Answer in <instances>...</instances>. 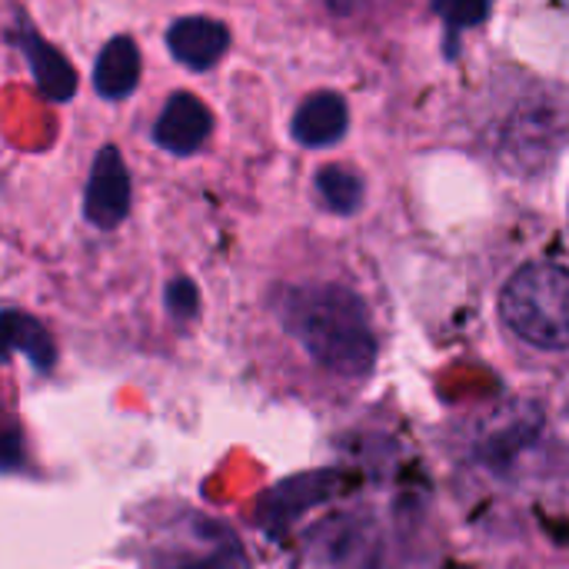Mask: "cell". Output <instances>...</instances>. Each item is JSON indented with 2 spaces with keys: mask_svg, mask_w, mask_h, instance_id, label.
I'll use <instances>...</instances> for the list:
<instances>
[{
  "mask_svg": "<svg viewBox=\"0 0 569 569\" xmlns=\"http://www.w3.org/2000/svg\"><path fill=\"white\" fill-rule=\"evenodd\" d=\"M433 10L443 17V23H447V33H450V53L457 50V33H463V30H470V27H477V23H483L487 20V13H490V0H433Z\"/></svg>",
  "mask_w": 569,
  "mask_h": 569,
  "instance_id": "5bb4252c",
  "label": "cell"
},
{
  "mask_svg": "<svg viewBox=\"0 0 569 569\" xmlns=\"http://www.w3.org/2000/svg\"><path fill=\"white\" fill-rule=\"evenodd\" d=\"M17 43L23 50V60H27V67L33 73L37 90L47 100H53V103H67L77 93V73L67 63V57L53 43H47L43 37H37V30L30 23H20L17 27Z\"/></svg>",
  "mask_w": 569,
  "mask_h": 569,
  "instance_id": "52a82bcc",
  "label": "cell"
},
{
  "mask_svg": "<svg viewBox=\"0 0 569 569\" xmlns=\"http://www.w3.org/2000/svg\"><path fill=\"white\" fill-rule=\"evenodd\" d=\"M317 193L333 213H357L363 203V180L350 167H323L317 173Z\"/></svg>",
  "mask_w": 569,
  "mask_h": 569,
  "instance_id": "4fadbf2b",
  "label": "cell"
},
{
  "mask_svg": "<svg viewBox=\"0 0 569 569\" xmlns=\"http://www.w3.org/2000/svg\"><path fill=\"white\" fill-rule=\"evenodd\" d=\"M210 130H213V117L203 107V100L193 97V93H173L167 100V107L160 110V117H157L153 140L167 153L190 157L207 143Z\"/></svg>",
  "mask_w": 569,
  "mask_h": 569,
  "instance_id": "5b68a950",
  "label": "cell"
},
{
  "mask_svg": "<svg viewBox=\"0 0 569 569\" xmlns=\"http://www.w3.org/2000/svg\"><path fill=\"white\" fill-rule=\"evenodd\" d=\"M370 537L353 523H337L307 550L303 569H373Z\"/></svg>",
  "mask_w": 569,
  "mask_h": 569,
  "instance_id": "30bf717a",
  "label": "cell"
},
{
  "mask_svg": "<svg viewBox=\"0 0 569 569\" xmlns=\"http://www.w3.org/2000/svg\"><path fill=\"white\" fill-rule=\"evenodd\" d=\"M167 47L177 63L190 70H210L230 47V30L213 17H180L167 30Z\"/></svg>",
  "mask_w": 569,
  "mask_h": 569,
  "instance_id": "8992f818",
  "label": "cell"
},
{
  "mask_svg": "<svg viewBox=\"0 0 569 569\" xmlns=\"http://www.w3.org/2000/svg\"><path fill=\"white\" fill-rule=\"evenodd\" d=\"M3 337H7V350L23 353L37 370H50L53 367V360H57L53 340H50V333L33 317L7 310L3 313Z\"/></svg>",
  "mask_w": 569,
  "mask_h": 569,
  "instance_id": "7c38bea8",
  "label": "cell"
},
{
  "mask_svg": "<svg viewBox=\"0 0 569 569\" xmlns=\"http://www.w3.org/2000/svg\"><path fill=\"white\" fill-rule=\"evenodd\" d=\"M327 3H330L333 10H347V3H350V0H327Z\"/></svg>",
  "mask_w": 569,
  "mask_h": 569,
  "instance_id": "2e32d148",
  "label": "cell"
},
{
  "mask_svg": "<svg viewBox=\"0 0 569 569\" xmlns=\"http://www.w3.org/2000/svg\"><path fill=\"white\" fill-rule=\"evenodd\" d=\"M140 83V50L130 37H113L103 43L97 67H93V87L103 100H123Z\"/></svg>",
  "mask_w": 569,
  "mask_h": 569,
  "instance_id": "8fae6325",
  "label": "cell"
},
{
  "mask_svg": "<svg viewBox=\"0 0 569 569\" xmlns=\"http://www.w3.org/2000/svg\"><path fill=\"white\" fill-rule=\"evenodd\" d=\"M283 330L313 363L337 377H367L377 363V333L367 303L340 283H297L277 297Z\"/></svg>",
  "mask_w": 569,
  "mask_h": 569,
  "instance_id": "6da1fadb",
  "label": "cell"
},
{
  "mask_svg": "<svg viewBox=\"0 0 569 569\" xmlns=\"http://www.w3.org/2000/svg\"><path fill=\"white\" fill-rule=\"evenodd\" d=\"M163 303L170 310L173 320H193L197 317V307H200V297H197V287L193 280L187 277H177L167 283V293H163Z\"/></svg>",
  "mask_w": 569,
  "mask_h": 569,
  "instance_id": "9a60e30c",
  "label": "cell"
},
{
  "mask_svg": "<svg viewBox=\"0 0 569 569\" xmlns=\"http://www.w3.org/2000/svg\"><path fill=\"white\" fill-rule=\"evenodd\" d=\"M83 213L100 230H113L130 213V173H127L120 150L110 143L100 147L93 160L87 193H83Z\"/></svg>",
  "mask_w": 569,
  "mask_h": 569,
  "instance_id": "277c9868",
  "label": "cell"
},
{
  "mask_svg": "<svg viewBox=\"0 0 569 569\" xmlns=\"http://www.w3.org/2000/svg\"><path fill=\"white\" fill-rule=\"evenodd\" d=\"M337 473H303V477H293L287 483H280L267 500H263V530H280L287 523H293V517H300L303 510L323 503L333 487H337Z\"/></svg>",
  "mask_w": 569,
  "mask_h": 569,
  "instance_id": "9c48e42d",
  "label": "cell"
},
{
  "mask_svg": "<svg viewBox=\"0 0 569 569\" xmlns=\"http://www.w3.org/2000/svg\"><path fill=\"white\" fill-rule=\"evenodd\" d=\"M500 317L537 350H569V267H520L500 293Z\"/></svg>",
  "mask_w": 569,
  "mask_h": 569,
  "instance_id": "7a4b0ae2",
  "label": "cell"
},
{
  "mask_svg": "<svg viewBox=\"0 0 569 569\" xmlns=\"http://www.w3.org/2000/svg\"><path fill=\"white\" fill-rule=\"evenodd\" d=\"M347 127H350L347 100L333 90L310 93L290 120V133L303 147H330V143L343 140Z\"/></svg>",
  "mask_w": 569,
  "mask_h": 569,
  "instance_id": "ba28073f",
  "label": "cell"
},
{
  "mask_svg": "<svg viewBox=\"0 0 569 569\" xmlns=\"http://www.w3.org/2000/svg\"><path fill=\"white\" fill-rule=\"evenodd\" d=\"M153 569H247V557L223 523L187 513L157 533Z\"/></svg>",
  "mask_w": 569,
  "mask_h": 569,
  "instance_id": "3957f363",
  "label": "cell"
}]
</instances>
